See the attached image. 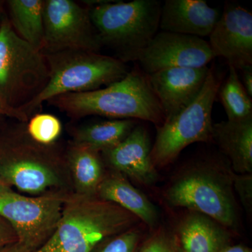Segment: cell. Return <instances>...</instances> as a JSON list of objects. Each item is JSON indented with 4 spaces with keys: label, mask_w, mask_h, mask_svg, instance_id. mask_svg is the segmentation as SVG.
<instances>
[{
    "label": "cell",
    "mask_w": 252,
    "mask_h": 252,
    "mask_svg": "<svg viewBox=\"0 0 252 252\" xmlns=\"http://www.w3.org/2000/svg\"><path fill=\"white\" fill-rule=\"evenodd\" d=\"M0 177L29 196L74 193L65 149L36 143L23 123L0 140Z\"/></svg>",
    "instance_id": "obj_1"
},
{
    "label": "cell",
    "mask_w": 252,
    "mask_h": 252,
    "mask_svg": "<svg viewBox=\"0 0 252 252\" xmlns=\"http://www.w3.org/2000/svg\"><path fill=\"white\" fill-rule=\"evenodd\" d=\"M48 103L72 119L96 115L115 119H138L155 124L164 123L160 104L148 75L143 71H129L122 80L98 90L61 94Z\"/></svg>",
    "instance_id": "obj_2"
},
{
    "label": "cell",
    "mask_w": 252,
    "mask_h": 252,
    "mask_svg": "<svg viewBox=\"0 0 252 252\" xmlns=\"http://www.w3.org/2000/svg\"><path fill=\"white\" fill-rule=\"evenodd\" d=\"M132 213L97 196L71 193L54 234L36 252H91L104 239L139 225Z\"/></svg>",
    "instance_id": "obj_3"
},
{
    "label": "cell",
    "mask_w": 252,
    "mask_h": 252,
    "mask_svg": "<svg viewBox=\"0 0 252 252\" xmlns=\"http://www.w3.org/2000/svg\"><path fill=\"white\" fill-rule=\"evenodd\" d=\"M233 172L215 158L187 165L168 186L165 201L175 207L199 212L225 228L238 225V210L233 184Z\"/></svg>",
    "instance_id": "obj_4"
},
{
    "label": "cell",
    "mask_w": 252,
    "mask_h": 252,
    "mask_svg": "<svg viewBox=\"0 0 252 252\" xmlns=\"http://www.w3.org/2000/svg\"><path fill=\"white\" fill-rule=\"evenodd\" d=\"M44 55L49 64V81L34 98L18 109L29 119L49 99L98 90L122 80L129 72L126 63L99 53L67 50Z\"/></svg>",
    "instance_id": "obj_5"
},
{
    "label": "cell",
    "mask_w": 252,
    "mask_h": 252,
    "mask_svg": "<svg viewBox=\"0 0 252 252\" xmlns=\"http://www.w3.org/2000/svg\"><path fill=\"white\" fill-rule=\"evenodd\" d=\"M91 21L102 47L126 63L137 61L158 33L162 4L157 0L110 1L90 8Z\"/></svg>",
    "instance_id": "obj_6"
},
{
    "label": "cell",
    "mask_w": 252,
    "mask_h": 252,
    "mask_svg": "<svg viewBox=\"0 0 252 252\" xmlns=\"http://www.w3.org/2000/svg\"><path fill=\"white\" fill-rule=\"evenodd\" d=\"M49 79L45 55L19 37L5 15L0 27V99L19 109L34 98Z\"/></svg>",
    "instance_id": "obj_7"
},
{
    "label": "cell",
    "mask_w": 252,
    "mask_h": 252,
    "mask_svg": "<svg viewBox=\"0 0 252 252\" xmlns=\"http://www.w3.org/2000/svg\"><path fill=\"white\" fill-rule=\"evenodd\" d=\"M220 86L215 71L210 69L203 89L193 102L157 127L151 151L156 168L172 163L190 144L212 142V109Z\"/></svg>",
    "instance_id": "obj_8"
},
{
    "label": "cell",
    "mask_w": 252,
    "mask_h": 252,
    "mask_svg": "<svg viewBox=\"0 0 252 252\" xmlns=\"http://www.w3.org/2000/svg\"><path fill=\"white\" fill-rule=\"evenodd\" d=\"M70 194L29 196L14 191L0 196V217L16 232L18 252H36L45 245L59 224Z\"/></svg>",
    "instance_id": "obj_9"
},
{
    "label": "cell",
    "mask_w": 252,
    "mask_h": 252,
    "mask_svg": "<svg viewBox=\"0 0 252 252\" xmlns=\"http://www.w3.org/2000/svg\"><path fill=\"white\" fill-rule=\"evenodd\" d=\"M90 8L72 0H44V54L67 50L98 53L102 48Z\"/></svg>",
    "instance_id": "obj_10"
},
{
    "label": "cell",
    "mask_w": 252,
    "mask_h": 252,
    "mask_svg": "<svg viewBox=\"0 0 252 252\" xmlns=\"http://www.w3.org/2000/svg\"><path fill=\"white\" fill-rule=\"evenodd\" d=\"M215 59L208 41L198 36L159 32L139 56L143 72L175 67H206Z\"/></svg>",
    "instance_id": "obj_11"
},
{
    "label": "cell",
    "mask_w": 252,
    "mask_h": 252,
    "mask_svg": "<svg viewBox=\"0 0 252 252\" xmlns=\"http://www.w3.org/2000/svg\"><path fill=\"white\" fill-rule=\"evenodd\" d=\"M208 44L215 58H223L237 70L252 66L251 11L240 6H225Z\"/></svg>",
    "instance_id": "obj_12"
},
{
    "label": "cell",
    "mask_w": 252,
    "mask_h": 252,
    "mask_svg": "<svg viewBox=\"0 0 252 252\" xmlns=\"http://www.w3.org/2000/svg\"><path fill=\"white\" fill-rule=\"evenodd\" d=\"M210 69L207 66L175 67L147 74L154 94L161 107L164 122L193 102L203 89Z\"/></svg>",
    "instance_id": "obj_13"
},
{
    "label": "cell",
    "mask_w": 252,
    "mask_h": 252,
    "mask_svg": "<svg viewBox=\"0 0 252 252\" xmlns=\"http://www.w3.org/2000/svg\"><path fill=\"white\" fill-rule=\"evenodd\" d=\"M152 144L147 129L136 125L125 140L101 152L106 167L140 185L150 186L158 176L151 159Z\"/></svg>",
    "instance_id": "obj_14"
},
{
    "label": "cell",
    "mask_w": 252,
    "mask_h": 252,
    "mask_svg": "<svg viewBox=\"0 0 252 252\" xmlns=\"http://www.w3.org/2000/svg\"><path fill=\"white\" fill-rule=\"evenodd\" d=\"M220 16V11L204 0H166L159 29L203 38L210 36Z\"/></svg>",
    "instance_id": "obj_15"
},
{
    "label": "cell",
    "mask_w": 252,
    "mask_h": 252,
    "mask_svg": "<svg viewBox=\"0 0 252 252\" xmlns=\"http://www.w3.org/2000/svg\"><path fill=\"white\" fill-rule=\"evenodd\" d=\"M175 233L185 252H220L230 245L227 228L199 212H189Z\"/></svg>",
    "instance_id": "obj_16"
},
{
    "label": "cell",
    "mask_w": 252,
    "mask_h": 252,
    "mask_svg": "<svg viewBox=\"0 0 252 252\" xmlns=\"http://www.w3.org/2000/svg\"><path fill=\"white\" fill-rule=\"evenodd\" d=\"M97 196L130 212L151 228H156L158 223L155 205L119 172L107 170L97 189Z\"/></svg>",
    "instance_id": "obj_17"
},
{
    "label": "cell",
    "mask_w": 252,
    "mask_h": 252,
    "mask_svg": "<svg viewBox=\"0 0 252 252\" xmlns=\"http://www.w3.org/2000/svg\"><path fill=\"white\" fill-rule=\"evenodd\" d=\"M212 141L229 159L234 173H252V118L213 124Z\"/></svg>",
    "instance_id": "obj_18"
},
{
    "label": "cell",
    "mask_w": 252,
    "mask_h": 252,
    "mask_svg": "<svg viewBox=\"0 0 252 252\" xmlns=\"http://www.w3.org/2000/svg\"><path fill=\"white\" fill-rule=\"evenodd\" d=\"M65 157L74 193L97 196V189L107 172L100 152L69 142Z\"/></svg>",
    "instance_id": "obj_19"
},
{
    "label": "cell",
    "mask_w": 252,
    "mask_h": 252,
    "mask_svg": "<svg viewBox=\"0 0 252 252\" xmlns=\"http://www.w3.org/2000/svg\"><path fill=\"white\" fill-rule=\"evenodd\" d=\"M44 0H9L6 1L10 24L19 37L38 51L44 41Z\"/></svg>",
    "instance_id": "obj_20"
},
{
    "label": "cell",
    "mask_w": 252,
    "mask_h": 252,
    "mask_svg": "<svg viewBox=\"0 0 252 252\" xmlns=\"http://www.w3.org/2000/svg\"><path fill=\"white\" fill-rule=\"evenodd\" d=\"M137 125L132 119H114L81 126L74 131L73 144L102 152L125 140Z\"/></svg>",
    "instance_id": "obj_21"
},
{
    "label": "cell",
    "mask_w": 252,
    "mask_h": 252,
    "mask_svg": "<svg viewBox=\"0 0 252 252\" xmlns=\"http://www.w3.org/2000/svg\"><path fill=\"white\" fill-rule=\"evenodd\" d=\"M228 70V78L218 92L227 121L237 122L252 118V97L244 89L238 70L230 65Z\"/></svg>",
    "instance_id": "obj_22"
},
{
    "label": "cell",
    "mask_w": 252,
    "mask_h": 252,
    "mask_svg": "<svg viewBox=\"0 0 252 252\" xmlns=\"http://www.w3.org/2000/svg\"><path fill=\"white\" fill-rule=\"evenodd\" d=\"M26 130L36 143L49 146L56 144L62 134L63 126L59 118L53 114L36 113L26 123Z\"/></svg>",
    "instance_id": "obj_23"
},
{
    "label": "cell",
    "mask_w": 252,
    "mask_h": 252,
    "mask_svg": "<svg viewBox=\"0 0 252 252\" xmlns=\"http://www.w3.org/2000/svg\"><path fill=\"white\" fill-rule=\"evenodd\" d=\"M144 239L139 225L99 242L91 252H137Z\"/></svg>",
    "instance_id": "obj_24"
},
{
    "label": "cell",
    "mask_w": 252,
    "mask_h": 252,
    "mask_svg": "<svg viewBox=\"0 0 252 252\" xmlns=\"http://www.w3.org/2000/svg\"><path fill=\"white\" fill-rule=\"evenodd\" d=\"M137 252H185L175 231L159 228L144 238Z\"/></svg>",
    "instance_id": "obj_25"
},
{
    "label": "cell",
    "mask_w": 252,
    "mask_h": 252,
    "mask_svg": "<svg viewBox=\"0 0 252 252\" xmlns=\"http://www.w3.org/2000/svg\"><path fill=\"white\" fill-rule=\"evenodd\" d=\"M233 189L238 193L240 202L248 212L252 207V174L238 175L233 172Z\"/></svg>",
    "instance_id": "obj_26"
},
{
    "label": "cell",
    "mask_w": 252,
    "mask_h": 252,
    "mask_svg": "<svg viewBox=\"0 0 252 252\" xmlns=\"http://www.w3.org/2000/svg\"><path fill=\"white\" fill-rule=\"evenodd\" d=\"M18 241L17 235L12 225L0 217V250Z\"/></svg>",
    "instance_id": "obj_27"
},
{
    "label": "cell",
    "mask_w": 252,
    "mask_h": 252,
    "mask_svg": "<svg viewBox=\"0 0 252 252\" xmlns=\"http://www.w3.org/2000/svg\"><path fill=\"white\" fill-rule=\"evenodd\" d=\"M0 115L13 118L23 124H26L30 119L29 117L21 110L9 107V106L4 104L1 99H0Z\"/></svg>",
    "instance_id": "obj_28"
},
{
    "label": "cell",
    "mask_w": 252,
    "mask_h": 252,
    "mask_svg": "<svg viewBox=\"0 0 252 252\" xmlns=\"http://www.w3.org/2000/svg\"><path fill=\"white\" fill-rule=\"evenodd\" d=\"M242 72L241 83L249 95L252 97V66L244 68Z\"/></svg>",
    "instance_id": "obj_29"
},
{
    "label": "cell",
    "mask_w": 252,
    "mask_h": 252,
    "mask_svg": "<svg viewBox=\"0 0 252 252\" xmlns=\"http://www.w3.org/2000/svg\"><path fill=\"white\" fill-rule=\"evenodd\" d=\"M220 252H252V250L248 247L244 245H231L226 247Z\"/></svg>",
    "instance_id": "obj_30"
},
{
    "label": "cell",
    "mask_w": 252,
    "mask_h": 252,
    "mask_svg": "<svg viewBox=\"0 0 252 252\" xmlns=\"http://www.w3.org/2000/svg\"><path fill=\"white\" fill-rule=\"evenodd\" d=\"M14 191L12 187L4 179L0 177V196L5 195V194L12 193Z\"/></svg>",
    "instance_id": "obj_31"
},
{
    "label": "cell",
    "mask_w": 252,
    "mask_h": 252,
    "mask_svg": "<svg viewBox=\"0 0 252 252\" xmlns=\"http://www.w3.org/2000/svg\"><path fill=\"white\" fill-rule=\"evenodd\" d=\"M5 16L4 13V1H0V27Z\"/></svg>",
    "instance_id": "obj_32"
},
{
    "label": "cell",
    "mask_w": 252,
    "mask_h": 252,
    "mask_svg": "<svg viewBox=\"0 0 252 252\" xmlns=\"http://www.w3.org/2000/svg\"><path fill=\"white\" fill-rule=\"evenodd\" d=\"M2 117V116L0 115V119H1V117Z\"/></svg>",
    "instance_id": "obj_33"
}]
</instances>
